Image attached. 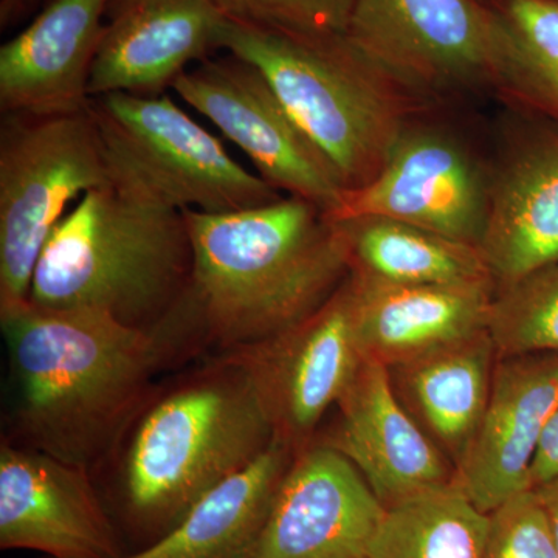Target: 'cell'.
<instances>
[{"instance_id":"cell-26","label":"cell","mask_w":558,"mask_h":558,"mask_svg":"<svg viewBox=\"0 0 558 558\" xmlns=\"http://www.w3.org/2000/svg\"><path fill=\"white\" fill-rule=\"evenodd\" d=\"M227 20L296 35H347L357 0H213Z\"/></svg>"},{"instance_id":"cell-6","label":"cell","mask_w":558,"mask_h":558,"mask_svg":"<svg viewBox=\"0 0 558 558\" xmlns=\"http://www.w3.org/2000/svg\"><path fill=\"white\" fill-rule=\"evenodd\" d=\"M110 180L108 149L89 108L2 113L0 312L27 303L40 253L69 205Z\"/></svg>"},{"instance_id":"cell-22","label":"cell","mask_w":558,"mask_h":558,"mask_svg":"<svg viewBox=\"0 0 558 558\" xmlns=\"http://www.w3.org/2000/svg\"><path fill=\"white\" fill-rule=\"evenodd\" d=\"M336 222L347 245L349 270L360 278L398 286L494 281L475 245L381 216Z\"/></svg>"},{"instance_id":"cell-23","label":"cell","mask_w":558,"mask_h":558,"mask_svg":"<svg viewBox=\"0 0 558 558\" xmlns=\"http://www.w3.org/2000/svg\"><path fill=\"white\" fill-rule=\"evenodd\" d=\"M494 25L490 92L558 131V0H483Z\"/></svg>"},{"instance_id":"cell-30","label":"cell","mask_w":558,"mask_h":558,"mask_svg":"<svg viewBox=\"0 0 558 558\" xmlns=\"http://www.w3.org/2000/svg\"><path fill=\"white\" fill-rule=\"evenodd\" d=\"M38 2V0H2V7H0V14H2V24H9L11 20L20 16V14L24 13L31 9L33 3Z\"/></svg>"},{"instance_id":"cell-5","label":"cell","mask_w":558,"mask_h":558,"mask_svg":"<svg viewBox=\"0 0 558 558\" xmlns=\"http://www.w3.org/2000/svg\"><path fill=\"white\" fill-rule=\"evenodd\" d=\"M220 50L263 73L344 191L377 178L410 121L444 108L389 75L347 35H296L227 20Z\"/></svg>"},{"instance_id":"cell-2","label":"cell","mask_w":558,"mask_h":558,"mask_svg":"<svg viewBox=\"0 0 558 558\" xmlns=\"http://www.w3.org/2000/svg\"><path fill=\"white\" fill-rule=\"evenodd\" d=\"M193 274L170 317L204 354L253 347L317 311L349 277L339 223L282 196L233 213L185 209Z\"/></svg>"},{"instance_id":"cell-8","label":"cell","mask_w":558,"mask_h":558,"mask_svg":"<svg viewBox=\"0 0 558 558\" xmlns=\"http://www.w3.org/2000/svg\"><path fill=\"white\" fill-rule=\"evenodd\" d=\"M422 113L402 131L376 179L344 191L329 218L381 216L480 247L490 208L494 160L457 128Z\"/></svg>"},{"instance_id":"cell-7","label":"cell","mask_w":558,"mask_h":558,"mask_svg":"<svg viewBox=\"0 0 558 558\" xmlns=\"http://www.w3.org/2000/svg\"><path fill=\"white\" fill-rule=\"evenodd\" d=\"M89 109L112 171L180 211H242L282 197L168 94L101 95L90 98Z\"/></svg>"},{"instance_id":"cell-31","label":"cell","mask_w":558,"mask_h":558,"mask_svg":"<svg viewBox=\"0 0 558 558\" xmlns=\"http://www.w3.org/2000/svg\"><path fill=\"white\" fill-rule=\"evenodd\" d=\"M351 558H366L365 556H360V557H351Z\"/></svg>"},{"instance_id":"cell-3","label":"cell","mask_w":558,"mask_h":558,"mask_svg":"<svg viewBox=\"0 0 558 558\" xmlns=\"http://www.w3.org/2000/svg\"><path fill=\"white\" fill-rule=\"evenodd\" d=\"M277 439L244 363L213 354L160 379L92 475H108L124 515L154 542Z\"/></svg>"},{"instance_id":"cell-12","label":"cell","mask_w":558,"mask_h":558,"mask_svg":"<svg viewBox=\"0 0 558 558\" xmlns=\"http://www.w3.org/2000/svg\"><path fill=\"white\" fill-rule=\"evenodd\" d=\"M0 548L47 558L124 556L90 470L3 438Z\"/></svg>"},{"instance_id":"cell-4","label":"cell","mask_w":558,"mask_h":558,"mask_svg":"<svg viewBox=\"0 0 558 558\" xmlns=\"http://www.w3.org/2000/svg\"><path fill=\"white\" fill-rule=\"evenodd\" d=\"M191 274L185 213L112 171V180L84 194L51 233L28 301L154 330L185 295Z\"/></svg>"},{"instance_id":"cell-15","label":"cell","mask_w":558,"mask_h":558,"mask_svg":"<svg viewBox=\"0 0 558 558\" xmlns=\"http://www.w3.org/2000/svg\"><path fill=\"white\" fill-rule=\"evenodd\" d=\"M226 22L213 0H109L90 98L168 94L193 62L220 50Z\"/></svg>"},{"instance_id":"cell-9","label":"cell","mask_w":558,"mask_h":558,"mask_svg":"<svg viewBox=\"0 0 558 558\" xmlns=\"http://www.w3.org/2000/svg\"><path fill=\"white\" fill-rule=\"evenodd\" d=\"M347 38L440 106L490 92L494 25L483 0H357Z\"/></svg>"},{"instance_id":"cell-14","label":"cell","mask_w":558,"mask_h":558,"mask_svg":"<svg viewBox=\"0 0 558 558\" xmlns=\"http://www.w3.org/2000/svg\"><path fill=\"white\" fill-rule=\"evenodd\" d=\"M558 410V354L498 357L490 396L454 484L483 512L532 490V465Z\"/></svg>"},{"instance_id":"cell-13","label":"cell","mask_w":558,"mask_h":558,"mask_svg":"<svg viewBox=\"0 0 558 558\" xmlns=\"http://www.w3.org/2000/svg\"><path fill=\"white\" fill-rule=\"evenodd\" d=\"M384 513L355 465L315 439L290 462L248 558L365 556Z\"/></svg>"},{"instance_id":"cell-10","label":"cell","mask_w":558,"mask_h":558,"mask_svg":"<svg viewBox=\"0 0 558 558\" xmlns=\"http://www.w3.org/2000/svg\"><path fill=\"white\" fill-rule=\"evenodd\" d=\"M172 92L242 149L282 196L310 201L328 215L340 204L339 174L255 65L231 53L208 58L186 70Z\"/></svg>"},{"instance_id":"cell-1","label":"cell","mask_w":558,"mask_h":558,"mask_svg":"<svg viewBox=\"0 0 558 558\" xmlns=\"http://www.w3.org/2000/svg\"><path fill=\"white\" fill-rule=\"evenodd\" d=\"M9 398L2 438L94 472L180 360L196 357L170 322L143 330L89 311L31 301L0 312Z\"/></svg>"},{"instance_id":"cell-17","label":"cell","mask_w":558,"mask_h":558,"mask_svg":"<svg viewBox=\"0 0 558 558\" xmlns=\"http://www.w3.org/2000/svg\"><path fill=\"white\" fill-rule=\"evenodd\" d=\"M336 409V424L317 439L355 465L385 508L454 483L457 470L400 403L387 366L363 359Z\"/></svg>"},{"instance_id":"cell-29","label":"cell","mask_w":558,"mask_h":558,"mask_svg":"<svg viewBox=\"0 0 558 558\" xmlns=\"http://www.w3.org/2000/svg\"><path fill=\"white\" fill-rule=\"evenodd\" d=\"M534 492L548 515L550 529H553L558 546V475L534 487Z\"/></svg>"},{"instance_id":"cell-19","label":"cell","mask_w":558,"mask_h":558,"mask_svg":"<svg viewBox=\"0 0 558 558\" xmlns=\"http://www.w3.org/2000/svg\"><path fill=\"white\" fill-rule=\"evenodd\" d=\"M351 278L363 359L389 366L488 330L494 281L398 286Z\"/></svg>"},{"instance_id":"cell-20","label":"cell","mask_w":558,"mask_h":558,"mask_svg":"<svg viewBox=\"0 0 558 558\" xmlns=\"http://www.w3.org/2000/svg\"><path fill=\"white\" fill-rule=\"evenodd\" d=\"M498 351L488 330L387 366L392 391L454 470L486 411Z\"/></svg>"},{"instance_id":"cell-21","label":"cell","mask_w":558,"mask_h":558,"mask_svg":"<svg viewBox=\"0 0 558 558\" xmlns=\"http://www.w3.org/2000/svg\"><path fill=\"white\" fill-rule=\"evenodd\" d=\"M295 451L278 438L209 490L171 531L120 558H248Z\"/></svg>"},{"instance_id":"cell-18","label":"cell","mask_w":558,"mask_h":558,"mask_svg":"<svg viewBox=\"0 0 558 558\" xmlns=\"http://www.w3.org/2000/svg\"><path fill=\"white\" fill-rule=\"evenodd\" d=\"M109 0H51L0 49V112L64 116L89 108L92 65Z\"/></svg>"},{"instance_id":"cell-16","label":"cell","mask_w":558,"mask_h":558,"mask_svg":"<svg viewBox=\"0 0 558 558\" xmlns=\"http://www.w3.org/2000/svg\"><path fill=\"white\" fill-rule=\"evenodd\" d=\"M519 119L494 159L480 244L497 290L558 263V131Z\"/></svg>"},{"instance_id":"cell-24","label":"cell","mask_w":558,"mask_h":558,"mask_svg":"<svg viewBox=\"0 0 558 558\" xmlns=\"http://www.w3.org/2000/svg\"><path fill=\"white\" fill-rule=\"evenodd\" d=\"M488 513L451 483L392 502L366 558H483Z\"/></svg>"},{"instance_id":"cell-27","label":"cell","mask_w":558,"mask_h":558,"mask_svg":"<svg viewBox=\"0 0 558 558\" xmlns=\"http://www.w3.org/2000/svg\"><path fill=\"white\" fill-rule=\"evenodd\" d=\"M483 558H558L556 537L534 488L488 513Z\"/></svg>"},{"instance_id":"cell-25","label":"cell","mask_w":558,"mask_h":558,"mask_svg":"<svg viewBox=\"0 0 558 558\" xmlns=\"http://www.w3.org/2000/svg\"><path fill=\"white\" fill-rule=\"evenodd\" d=\"M488 333L498 357L558 354V263L497 290Z\"/></svg>"},{"instance_id":"cell-28","label":"cell","mask_w":558,"mask_h":558,"mask_svg":"<svg viewBox=\"0 0 558 558\" xmlns=\"http://www.w3.org/2000/svg\"><path fill=\"white\" fill-rule=\"evenodd\" d=\"M558 475V410L550 421L534 465H532V488Z\"/></svg>"},{"instance_id":"cell-11","label":"cell","mask_w":558,"mask_h":558,"mask_svg":"<svg viewBox=\"0 0 558 558\" xmlns=\"http://www.w3.org/2000/svg\"><path fill=\"white\" fill-rule=\"evenodd\" d=\"M351 274L328 301L296 325L253 347L223 352L244 363L275 436L293 451L314 442L362 365Z\"/></svg>"}]
</instances>
